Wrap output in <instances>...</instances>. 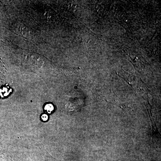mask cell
I'll list each match as a JSON object with an SVG mask.
<instances>
[{"label":"cell","instance_id":"obj_1","mask_svg":"<svg viewBox=\"0 0 161 161\" xmlns=\"http://www.w3.org/2000/svg\"><path fill=\"white\" fill-rule=\"evenodd\" d=\"M44 108L47 112H48V113H51L53 111L54 107L52 104L49 103L45 106Z\"/></svg>","mask_w":161,"mask_h":161},{"label":"cell","instance_id":"obj_2","mask_svg":"<svg viewBox=\"0 0 161 161\" xmlns=\"http://www.w3.org/2000/svg\"><path fill=\"white\" fill-rule=\"evenodd\" d=\"M42 119H43V121H46L48 119V116H47V115L44 114V115H43L42 116Z\"/></svg>","mask_w":161,"mask_h":161}]
</instances>
